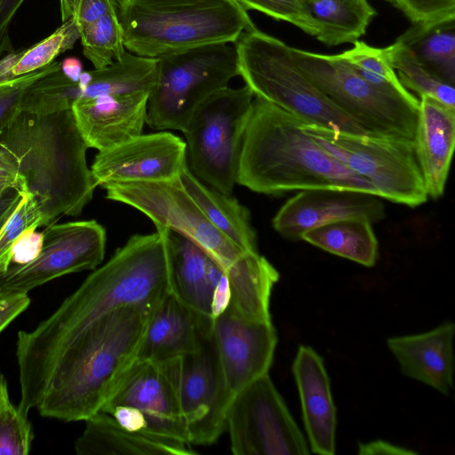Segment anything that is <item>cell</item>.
<instances>
[{
	"instance_id": "cell-16",
	"label": "cell",
	"mask_w": 455,
	"mask_h": 455,
	"mask_svg": "<svg viewBox=\"0 0 455 455\" xmlns=\"http://www.w3.org/2000/svg\"><path fill=\"white\" fill-rule=\"evenodd\" d=\"M188 164L186 142L169 132L140 134L99 152L91 171L97 186L179 179Z\"/></svg>"
},
{
	"instance_id": "cell-35",
	"label": "cell",
	"mask_w": 455,
	"mask_h": 455,
	"mask_svg": "<svg viewBox=\"0 0 455 455\" xmlns=\"http://www.w3.org/2000/svg\"><path fill=\"white\" fill-rule=\"evenodd\" d=\"M33 438L28 415L8 397L0 406V455H28Z\"/></svg>"
},
{
	"instance_id": "cell-28",
	"label": "cell",
	"mask_w": 455,
	"mask_h": 455,
	"mask_svg": "<svg viewBox=\"0 0 455 455\" xmlns=\"http://www.w3.org/2000/svg\"><path fill=\"white\" fill-rule=\"evenodd\" d=\"M430 73L455 83V18L427 24H413L397 39Z\"/></svg>"
},
{
	"instance_id": "cell-21",
	"label": "cell",
	"mask_w": 455,
	"mask_h": 455,
	"mask_svg": "<svg viewBox=\"0 0 455 455\" xmlns=\"http://www.w3.org/2000/svg\"><path fill=\"white\" fill-rule=\"evenodd\" d=\"M210 339L197 315L171 291L151 312L138 360L184 358L198 353Z\"/></svg>"
},
{
	"instance_id": "cell-38",
	"label": "cell",
	"mask_w": 455,
	"mask_h": 455,
	"mask_svg": "<svg viewBox=\"0 0 455 455\" xmlns=\"http://www.w3.org/2000/svg\"><path fill=\"white\" fill-rule=\"evenodd\" d=\"M413 24H427L455 18V0H387Z\"/></svg>"
},
{
	"instance_id": "cell-40",
	"label": "cell",
	"mask_w": 455,
	"mask_h": 455,
	"mask_svg": "<svg viewBox=\"0 0 455 455\" xmlns=\"http://www.w3.org/2000/svg\"><path fill=\"white\" fill-rule=\"evenodd\" d=\"M25 0H0V59L13 52L10 26Z\"/></svg>"
},
{
	"instance_id": "cell-15",
	"label": "cell",
	"mask_w": 455,
	"mask_h": 455,
	"mask_svg": "<svg viewBox=\"0 0 455 455\" xmlns=\"http://www.w3.org/2000/svg\"><path fill=\"white\" fill-rule=\"evenodd\" d=\"M211 340L224 387L233 399L268 373L278 339L272 322L245 318L228 307L213 320Z\"/></svg>"
},
{
	"instance_id": "cell-41",
	"label": "cell",
	"mask_w": 455,
	"mask_h": 455,
	"mask_svg": "<svg viewBox=\"0 0 455 455\" xmlns=\"http://www.w3.org/2000/svg\"><path fill=\"white\" fill-rule=\"evenodd\" d=\"M29 304L30 299L28 293L3 294L0 303V333L24 312Z\"/></svg>"
},
{
	"instance_id": "cell-36",
	"label": "cell",
	"mask_w": 455,
	"mask_h": 455,
	"mask_svg": "<svg viewBox=\"0 0 455 455\" xmlns=\"http://www.w3.org/2000/svg\"><path fill=\"white\" fill-rule=\"evenodd\" d=\"M246 11L255 10L275 20L291 23L305 33L316 36L318 28L304 0H234Z\"/></svg>"
},
{
	"instance_id": "cell-46",
	"label": "cell",
	"mask_w": 455,
	"mask_h": 455,
	"mask_svg": "<svg viewBox=\"0 0 455 455\" xmlns=\"http://www.w3.org/2000/svg\"><path fill=\"white\" fill-rule=\"evenodd\" d=\"M8 397L7 383L4 376L0 373V406Z\"/></svg>"
},
{
	"instance_id": "cell-43",
	"label": "cell",
	"mask_w": 455,
	"mask_h": 455,
	"mask_svg": "<svg viewBox=\"0 0 455 455\" xmlns=\"http://www.w3.org/2000/svg\"><path fill=\"white\" fill-rule=\"evenodd\" d=\"M360 454H413L414 451L395 446L385 441H374L359 445Z\"/></svg>"
},
{
	"instance_id": "cell-5",
	"label": "cell",
	"mask_w": 455,
	"mask_h": 455,
	"mask_svg": "<svg viewBox=\"0 0 455 455\" xmlns=\"http://www.w3.org/2000/svg\"><path fill=\"white\" fill-rule=\"evenodd\" d=\"M88 148L71 109L20 111L0 133V151L24 180L46 226L60 215L80 214L92 200L97 185Z\"/></svg>"
},
{
	"instance_id": "cell-30",
	"label": "cell",
	"mask_w": 455,
	"mask_h": 455,
	"mask_svg": "<svg viewBox=\"0 0 455 455\" xmlns=\"http://www.w3.org/2000/svg\"><path fill=\"white\" fill-rule=\"evenodd\" d=\"M391 64L398 72L401 84L419 97L429 96L455 108L454 85L427 70L404 45L395 41L387 46Z\"/></svg>"
},
{
	"instance_id": "cell-26",
	"label": "cell",
	"mask_w": 455,
	"mask_h": 455,
	"mask_svg": "<svg viewBox=\"0 0 455 455\" xmlns=\"http://www.w3.org/2000/svg\"><path fill=\"white\" fill-rule=\"evenodd\" d=\"M180 180L207 219L231 241L250 252H258L257 236L249 210L231 195L198 180L187 164Z\"/></svg>"
},
{
	"instance_id": "cell-47",
	"label": "cell",
	"mask_w": 455,
	"mask_h": 455,
	"mask_svg": "<svg viewBox=\"0 0 455 455\" xmlns=\"http://www.w3.org/2000/svg\"><path fill=\"white\" fill-rule=\"evenodd\" d=\"M353 2H355V3H359V4H367L368 1L367 0H351Z\"/></svg>"
},
{
	"instance_id": "cell-25",
	"label": "cell",
	"mask_w": 455,
	"mask_h": 455,
	"mask_svg": "<svg viewBox=\"0 0 455 455\" xmlns=\"http://www.w3.org/2000/svg\"><path fill=\"white\" fill-rule=\"evenodd\" d=\"M172 291L211 332L212 287L207 275L209 257L192 241L170 230Z\"/></svg>"
},
{
	"instance_id": "cell-19",
	"label": "cell",
	"mask_w": 455,
	"mask_h": 455,
	"mask_svg": "<svg viewBox=\"0 0 455 455\" xmlns=\"http://www.w3.org/2000/svg\"><path fill=\"white\" fill-rule=\"evenodd\" d=\"M149 94L137 92L76 100L71 110L87 146L105 151L142 134Z\"/></svg>"
},
{
	"instance_id": "cell-8",
	"label": "cell",
	"mask_w": 455,
	"mask_h": 455,
	"mask_svg": "<svg viewBox=\"0 0 455 455\" xmlns=\"http://www.w3.org/2000/svg\"><path fill=\"white\" fill-rule=\"evenodd\" d=\"M301 69L367 134L414 141L419 100L391 92L364 80L340 54L291 47Z\"/></svg>"
},
{
	"instance_id": "cell-37",
	"label": "cell",
	"mask_w": 455,
	"mask_h": 455,
	"mask_svg": "<svg viewBox=\"0 0 455 455\" xmlns=\"http://www.w3.org/2000/svg\"><path fill=\"white\" fill-rule=\"evenodd\" d=\"M60 69V62L48 66L0 84V133L4 132L21 111V100L27 88L37 79Z\"/></svg>"
},
{
	"instance_id": "cell-6",
	"label": "cell",
	"mask_w": 455,
	"mask_h": 455,
	"mask_svg": "<svg viewBox=\"0 0 455 455\" xmlns=\"http://www.w3.org/2000/svg\"><path fill=\"white\" fill-rule=\"evenodd\" d=\"M117 15L125 49L147 58L234 44L255 28L234 0H117Z\"/></svg>"
},
{
	"instance_id": "cell-17",
	"label": "cell",
	"mask_w": 455,
	"mask_h": 455,
	"mask_svg": "<svg viewBox=\"0 0 455 455\" xmlns=\"http://www.w3.org/2000/svg\"><path fill=\"white\" fill-rule=\"evenodd\" d=\"M180 398L190 445L216 443L226 431L232 398L224 387L211 339L198 353L184 357Z\"/></svg>"
},
{
	"instance_id": "cell-13",
	"label": "cell",
	"mask_w": 455,
	"mask_h": 455,
	"mask_svg": "<svg viewBox=\"0 0 455 455\" xmlns=\"http://www.w3.org/2000/svg\"><path fill=\"white\" fill-rule=\"evenodd\" d=\"M235 455H304L309 445L267 373L233 397L226 417Z\"/></svg>"
},
{
	"instance_id": "cell-39",
	"label": "cell",
	"mask_w": 455,
	"mask_h": 455,
	"mask_svg": "<svg viewBox=\"0 0 455 455\" xmlns=\"http://www.w3.org/2000/svg\"><path fill=\"white\" fill-rule=\"evenodd\" d=\"M62 22L73 19L78 28L89 25L117 8V0H60Z\"/></svg>"
},
{
	"instance_id": "cell-11",
	"label": "cell",
	"mask_w": 455,
	"mask_h": 455,
	"mask_svg": "<svg viewBox=\"0 0 455 455\" xmlns=\"http://www.w3.org/2000/svg\"><path fill=\"white\" fill-rule=\"evenodd\" d=\"M302 127L339 163L369 181L378 196L409 207L427 200L414 141L344 133L306 124Z\"/></svg>"
},
{
	"instance_id": "cell-12",
	"label": "cell",
	"mask_w": 455,
	"mask_h": 455,
	"mask_svg": "<svg viewBox=\"0 0 455 455\" xmlns=\"http://www.w3.org/2000/svg\"><path fill=\"white\" fill-rule=\"evenodd\" d=\"M183 359L137 360L100 411L128 429L190 445L180 398Z\"/></svg>"
},
{
	"instance_id": "cell-42",
	"label": "cell",
	"mask_w": 455,
	"mask_h": 455,
	"mask_svg": "<svg viewBox=\"0 0 455 455\" xmlns=\"http://www.w3.org/2000/svg\"><path fill=\"white\" fill-rule=\"evenodd\" d=\"M42 244L43 232L37 233L36 230L27 234L14 247L11 266L24 265L32 261L39 254Z\"/></svg>"
},
{
	"instance_id": "cell-24",
	"label": "cell",
	"mask_w": 455,
	"mask_h": 455,
	"mask_svg": "<svg viewBox=\"0 0 455 455\" xmlns=\"http://www.w3.org/2000/svg\"><path fill=\"white\" fill-rule=\"evenodd\" d=\"M79 455H192L187 443L134 431L121 426L100 411L85 420V427L75 443Z\"/></svg>"
},
{
	"instance_id": "cell-23",
	"label": "cell",
	"mask_w": 455,
	"mask_h": 455,
	"mask_svg": "<svg viewBox=\"0 0 455 455\" xmlns=\"http://www.w3.org/2000/svg\"><path fill=\"white\" fill-rule=\"evenodd\" d=\"M455 143V108L437 100L419 97L414 148L428 197L445 189Z\"/></svg>"
},
{
	"instance_id": "cell-29",
	"label": "cell",
	"mask_w": 455,
	"mask_h": 455,
	"mask_svg": "<svg viewBox=\"0 0 455 455\" xmlns=\"http://www.w3.org/2000/svg\"><path fill=\"white\" fill-rule=\"evenodd\" d=\"M304 4L318 28L316 39L329 46L358 40L376 14L369 3L351 0H304Z\"/></svg>"
},
{
	"instance_id": "cell-27",
	"label": "cell",
	"mask_w": 455,
	"mask_h": 455,
	"mask_svg": "<svg viewBox=\"0 0 455 455\" xmlns=\"http://www.w3.org/2000/svg\"><path fill=\"white\" fill-rule=\"evenodd\" d=\"M301 240L365 267H372L378 256V240L365 219L332 221L305 232Z\"/></svg>"
},
{
	"instance_id": "cell-44",
	"label": "cell",
	"mask_w": 455,
	"mask_h": 455,
	"mask_svg": "<svg viewBox=\"0 0 455 455\" xmlns=\"http://www.w3.org/2000/svg\"><path fill=\"white\" fill-rule=\"evenodd\" d=\"M18 186V177L12 164L0 155V197Z\"/></svg>"
},
{
	"instance_id": "cell-7",
	"label": "cell",
	"mask_w": 455,
	"mask_h": 455,
	"mask_svg": "<svg viewBox=\"0 0 455 455\" xmlns=\"http://www.w3.org/2000/svg\"><path fill=\"white\" fill-rule=\"evenodd\" d=\"M234 45L239 76L254 97L277 106L303 124L369 135L319 89L283 41L255 27L244 31Z\"/></svg>"
},
{
	"instance_id": "cell-4",
	"label": "cell",
	"mask_w": 455,
	"mask_h": 455,
	"mask_svg": "<svg viewBox=\"0 0 455 455\" xmlns=\"http://www.w3.org/2000/svg\"><path fill=\"white\" fill-rule=\"evenodd\" d=\"M302 124L283 109L254 97L236 183L266 195L326 188L378 196L369 181L323 149Z\"/></svg>"
},
{
	"instance_id": "cell-33",
	"label": "cell",
	"mask_w": 455,
	"mask_h": 455,
	"mask_svg": "<svg viewBox=\"0 0 455 455\" xmlns=\"http://www.w3.org/2000/svg\"><path fill=\"white\" fill-rule=\"evenodd\" d=\"M80 39L78 28L73 19L62 22L52 34L31 47L21 50L20 56L12 67V79L41 69L60 54L74 47Z\"/></svg>"
},
{
	"instance_id": "cell-45",
	"label": "cell",
	"mask_w": 455,
	"mask_h": 455,
	"mask_svg": "<svg viewBox=\"0 0 455 455\" xmlns=\"http://www.w3.org/2000/svg\"><path fill=\"white\" fill-rule=\"evenodd\" d=\"M60 71L67 78L76 83L83 72L82 61L76 57H68L60 62Z\"/></svg>"
},
{
	"instance_id": "cell-32",
	"label": "cell",
	"mask_w": 455,
	"mask_h": 455,
	"mask_svg": "<svg viewBox=\"0 0 455 455\" xmlns=\"http://www.w3.org/2000/svg\"><path fill=\"white\" fill-rule=\"evenodd\" d=\"M341 55L370 84L398 94L411 93L399 81L391 64L387 47L377 48L356 40L354 46Z\"/></svg>"
},
{
	"instance_id": "cell-2",
	"label": "cell",
	"mask_w": 455,
	"mask_h": 455,
	"mask_svg": "<svg viewBox=\"0 0 455 455\" xmlns=\"http://www.w3.org/2000/svg\"><path fill=\"white\" fill-rule=\"evenodd\" d=\"M155 307H123L85 329L49 373L35 407L40 415L85 421L100 411L137 362Z\"/></svg>"
},
{
	"instance_id": "cell-18",
	"label": "cell",
	"mask_w": 455,
	"mask_h": 455,
	"mask_svg": "<svg viewBox=\"0 0 455 455\" xmlns=\"http://www.w3.org/2000/svg\"><path fill=\"white\" fill-rule=\"evenodd\" d=\"M385 217L379 196L359 191L326 188L301 190L279 209L272 220L275 230L284 238L301 240L316 227L350 218L371 224Z\"/></svg>"
},
{
	"instance_id": "cell-1",
	"label": "cell",
	"mask_w": 455,
	"mask_h": 455,
	"mask_svg": "<svg viewBox=\"0 0 455 455\" xmlns=\"http://www.w3.org/2000/svg\"><path fill=\"white\" fill-rule=\"evenodd\" d=\"M155 226L154 233L131 236L36 328L19 331L22 408H34L57 360L91 324L123 307H155L172 291L170 229Z\"/></svg>"
},
{
	"instance_id": "cell-20",
	"label": "cell",
	"mask_w": 455,
	"mask_h": 455,
	"mask_svg": "<svg viewBox=\"0 0 455 455\" xmlns=\"http://www.w3.org/2000/svg\"><path fill=\"white\" fill-rule=\"evenodd\" d=\"M292 373L300 397L309 449L315 454H335L337 412L323 359L311 347L300 345Z\"/></svg>"
},
{
	"instance_id": "cell-10",
	"label": "cell",
	"mask_w": 455,
	"mask_h": 455,
	"mask_svg": "<svg viewBox=\"0 0 455 455\" xmlns=\"http://www.w3.org/2000/svg\"><path fill=\"white\" fill-rule=\"evenodd\" d=\"M253 99L247 85L222 88L199 105L183 132L188 168L224 194L231 195L236 183Z\"/></svg>"
},
{
	"instance_id": "cell-14",
	"label": "cell",
	"mask_w": 455,
	"mask_h": 455,
	"mask_svg": "<svg viewBox=\"0 0 455 455\" xmlns=\"http://www.w3.org/2000/svg\"><path fill=\"white\" fill-rule=\"evenodd\" d=\"M105 228L96 220L48 225L39 254L0 274V292L28 293L57 277L94 270L104 259Z\"/></svg>"
},
{
	"instance_id": "cell-31",
	"label": "cell",
	"mask_w": 455,
	"mask_h": 455,
	"mask_svg": "<svg viewBox=\"0 0 455 455\" xmlns=\"http://www.w3.org/2000/svg\"><path fill=\"white\" fill-rule=\"evenodd\" d=\"M84 55L95 69L123 60L126 53L117 8L78 29Z\"/></svg>"
},
{
	"instance_id": "cell-9",
	"label": "cell",
	"mask_w": 455,
	"mask_h": 455,
	"mask_svg": "<svg viewBox=\"0 0 455 455\" xmlns=\"http://www.w3.org/2000/svg\"><path fill=\"white\" fill-rule=\"evenodd\" d=\"M157 59L146 120L154 130L183 132L199 105L239 76L236 51L230 44L204 45Z\"/></svg>"
},
{
	"instance_id": "cell-34",
	"label": "cell",
	"mask_w": 455,
	"mask_h": 455,
	"mask_svg": "<svg viewBox=\"0 0 455 455\" xmlns=\"http://www.w3.org/2000/svg\"><path fill=\"white\" fill-rule=\"evenodd\" d=\"M46 226L33 195L26 190L16 209L0 228V274L12 263L14 247L19 241L38 228Z\"/></svg>"
},
{
	"instance_id": "cell-3",
	"label": "cell",
	"mask_w": 455,
	"mask_h": 455,
	"mask_svg": "<svg viewBox=\"0 0 455 455\" xmlns=\"http://www.w3.org/2000/svg\"><path fill=\"white\" fill-rule=\"evenodd\" d=\"M109 200L130 205L155 225L184 235L196 244L227 275L230 307L242 316L272 322L270 298L279 273L258 252L243 250L203 213L180 178L159 182L110 183L103 187Z\"/></svg>"
},
{
	"instance_id": "cell-22",
	"label": "cell",
	"mask_w": 455,
	"mask_h": 455,
	"mask_svg": "<svg viewBox=\"0 0 455 455\" xmlns=\"http://www.w3.org/2000/svg\"><path fill=\"white\" fill-rule=\"evenodd\" d=\"M455 324L445 322L427 332L387 339L401 372L448 395L453 387Z\"/></svg>"
}]
</instances>
